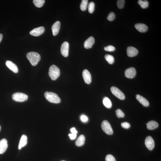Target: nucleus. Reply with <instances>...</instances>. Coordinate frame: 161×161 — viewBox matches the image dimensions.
<instances>
[{"label": "nucleus", "mask_w": 161, "mask_h": 161, "mask_svg": "<svg viewBox=\"0 0 161 161\" xmlns=\"http://www.w3.org/2000/svg\"><path fill=\"white\" fill-rule=\"evenodd\" d=\"M28 138L26 136L23 135L22 136L19 142L18 148L20 150L22 147H24L27 143Z\"/></svg>", "instance_id": "aec40b11"}, {"label": "nucleus", "mask_w": 161, "mask_h": 161, "mask_svg": "<svg viewBox=\"0 0 161 161\" xmlns=\"http://www.w3.org/2000/svg\"><path fill=\"white\" fill-rule=\"evenodd\" d=\"M1 129V126H0V131Z\"/></svg>", "instance_id": "4c0bfd02"}, {"label": "nucleus", "mask_w": 161, "mask_h": 161, "mask_svg": "<svg viewBox=\"0 0 161 161\" xmlns=\"http://www.w3.org/2000/svg\"><path fill=\"white\" fill-rule=\"evenodd\" d=\"M95 4L93 2H91L89 3L88 6V11L90 13H93L94 10Z\"/></svg>", "instance_id": "bb28decb"}, {"label": "nucleus", "mask_w": 161, "mask_h": 161, "mask_svg": "<svg viewBox=\"0 0 161 161\" xmlns=\"http://www.w3.org/2000/svg\"><path fill=\"white\" fill-rule=\"evenodd\" d=\"M126 52L128 56L129 57L136 56L138 53V50L132 46L128 47L127 48Z\"/></svg>", "instance_id": "f8f14e48"}, {"label": "nucleus", "mask_w": 161, "mask_h": 161, "mask_svg": "<svg viewBox=\"0 0 161 161\" xmlns=\"http://www.w3.org/2000/svg\"><path fill=\"white\" fill-rule=\"evenodd\" d=\"M136 99L144 107H147L149 105V103L148 101L141 95L138 94L136 96Z\"/></svg>", "instance_id": "a211bd4d"}, {"label": "nucleus", "mask_w": 161, "mask_h": 161, "mask_svg": "<svg viewBox=\"0 0 161 161\" xmlns=\"http://www.w3.org/2000/svg\"><path fill=\"white\" fill-rule=\"evenodd\" d=\"M8 144L7 141L5 138L2 139L0 141V154H2L6 150Z\"/></svg>", "instance_id": "ddd939ff"}, {"label": "nucleus", "mask_w": 161, "mask_h": 161, "mask_svg": "<svg viewBox=\"0 0 161 161\" xmlns=\"http://www.w3.org/2000/svg\"><path fill=\"white\" fill-rule=\"evenodd\" d=\"M135 27L137 31L141 33L145 32L148 29V27L147 25L143 23L136 24Z\"/></svg>", "instance_id": "f3484780"}, {"label": "nucleus", "mask_w": 161, "mask_h": 161, "mask_svg": "<svg viewBox=\"0 0 161 161\" xmlns=\"http://www.w3.org/2000/svg\"><path fill=\"white\" fill-rule=\"evenodd\" d=\"M12 98L15 101L22 102L27 100L28 96L24 93L21 92H16L13 94L12 95Z\"/></svg>", "instance_id": "20e7f679"}, {"label": "nucleus", "mask_w": 161, "mask_h": 161, "mask_svg": "<svg viewBox=\"0 0 161 161\" xmlns=\"http://www.w3.org/2000/svg\"><path fill=\"white\" fill-rule=\"evenodd\" d=\"M103 130L108 135H112L113 134V131L110 123L107 120L103 121L101 125Z\"/></svg>", "instance_id": "39448f33"}, {"label": "nucleus", "mask_w": 161, "mask_h": 161, "mask_svg": "<svg viewBox=\"0 0 161 161\" xmlns=\"http://www.w3.org/2000/svg\"><path fill=\"white\" fill-rule=\"evenodd\" d=\"M70 137V139L71 140H74L77 137V134L74 133L69 134L68 135Z\"/></svg>", "instance_id": "f704fd0d"}, {"label": "nucleus", "mask_w": 161, "mask_h": 161, "mask_svg": "<svg viewBox=\"0 0 161 161\" xmlns=\"http://www.w3.org/2000/svg\"><path fill=\"white\" fill-rule=\"evenodd\" d=\"M105 160L106 161H116L114 157L110 154L107 155L106 156Z\"/></svg>", "instance_id": "2f4dec72"}, {"label": "nucleus", "mask_w": 161, "mask_h": 161, "mask_svg": "<svg viewBox=\"0 0 161 161\" xmlns=\"http://www.w3.org/2000/svg\"><path fill=\"white\" fill-rule=\"evenodd\" d=\"M145 145L146 147L149 150H152L155 147V142L152 137L148 136L146 138L145 140Z\"/></svg>", "instance_id": "1a4fd4ad"}, {"label": "nucleus", "mask_w": 161, "mask_h": 161, "mask_svg": "<svg viewBox=\"0 0 161 161\" xmlns=\"http://www.w3.org/2000/svg\"><path fill=\"white\" fill-rule=\"evenodd\" d=\"M115 48L112 45H109L104 48V50L106 51L112 52L115 50Z\"/></svg>", "instance_id": "7c9ffc66"}, {"label": "nucleus", "mask_w": 161, "mask_h": 161, "mask_svg": "<svg viewBox=\"0 0 161 161\" xmlns=\"http://www.w3.org/2000/svg\"><path fill=\"white\" fill-rule=\"evenodd\" d=\"M69 44L68 42L65 41L62 43L61 48V52L62 56L67 57L68 55Z\"/></svg>", "instance_id": "0eeeda50"}, {"label": "nucleus", "mask_w": 161, "mask_h": 161, "mask_svg": "<svg viewBox=\"0 0 161 161\" xmlns=\"http://www.w3.org/2000/svg\"><path fill=\"white\" fill-rule=\"evenodd\" d=\"M5 64L6 66L13 72L17 73L18 72V69L17 66L12 62L10 61H7Z\"/></svg>", "instance_id": "dca6fc26"}, {"label": "nucleus", "mask_w": 161, "mask_h": 161, "mask_svg": "<svg viewBox=\"0 0 161 161\" xmlns=\"http://www.w3.org/2000/svg\"><path fill=\"white\" fill-rule=\"evenodd\" d=\"M3 37V36L2 34H0V43L2 40Z\"/></svg>", "instance_id": "e433bc0d"}, {"label": "nucleus", "mask_w": 161, "mask_h": 161, "mask_svg": "<svg viewBox=\"0 0 161 161\" xmlns=\"http://www.w3.org/2000/svg\"><path fill=\"white\" fill-rule=\"evenodd\" d=\"M85 142V138L84 135H81L78 138L75 143L76 146L78 147H80L83 145Z\"/></svg>", "instance_id": "412c9836"}, {"label": "nucleus", "mask_w": 161, "mask_h": 161, "mask_svg": "<svg viewBox=\"0 0 161 161\" xmlns=\"http://www.w3.org/2000/svg\"><path fill=\"white\" fill-rule=\"evenodd\" d=\"M80 120L83 122H86L87 121L88 119V118L84 115H82L80 116Z\"/></svg>", "instance_id": "72a5a7b5"}, {"label": "nucleus", "mask_w": 161, "mask_h": 161, "mask_svg": "<svg viewBox=\"0 0 161 161\" xmlns=\"http://www.w3.org/2000/svg\"><path fill=\"white\" fill-rule=\"evenodd\" d=\"M103 103L105 106L108 108H111L112 103L110 100L107 97H105L103 100Z\"/></svg>", "instance_id": "4be33fe9"}, {"label": "nucleus", "mask_w": 161, "mask_h": 161, "mask_svg": "<svg viewBox=\"0 0 161 161\" xmlns=\"http://www.w3.org/2000/svg\"><path fill=\"white\" fill-rule=\"evenodd\" d=\"M106 60L110 64H112L114 62V58L111 55L107 54L105 56Z\"/></svg>", "instance_id": "a878e982"}, {"label": "nucleus", "mask_w": 161, "mask_h": 161, "mask_svg": "<svg viewBox=\"0 0 161 161\" xmlns=\"http://www.w3.org/2000/svg\"><path fill=\"white\" fill-rule=\"evenodd\" d=\"M44 0H34L33 2L36 7L40 8L44 4Z\"/></svg>", "instance_id": "5701e85b"}, {"label": "nucleus", "mask_w": 161, "mask_h": 161, "mask_svg": "<svg viewBox=\"0 0 161 161\" xmlns=\"http://www.w3.org/2000/svg\"><path fill=\"white\" fill-rule=\"evenodd\" d=\"M60 27V22L59 21L55 22L52 27V33L53 36H56L59 33Z\"/></svg>", "instance_id": "2eb2a0df"}, {"label": "nucleus", "mask_w": 161, "mask_h": 161, "mask_svg": "<svg viewBox=\"0 0 161 161\" xmlns=\"http://www.w3.org/2000/svg\"><path fill=\"white\" fill-rule=\"evenodd\" d=\"M147 128L149 130H153L157 128L159 124L154 121H150L147 123Z\"/></svg>", "instance_id": "6ab92c4d"}, {"label": "nucleus", "mask_w": 161, "mask_h": 161, "mask_svg": "<svg viewBox=\"0 0 161 161\" xmlns=\"http://www.w3.org/2000/svg\"><path fill=\"white\" fill-rule=\"evenodd\" d=\"M115 17V15L114 13L113 12H111L109 14L107 18L109 21H112L114 20Z\"/></svg>", "instance_id": "c756f323"}, {"label": "nucleus", "mask_w": 161, "mask_h": 161, "mask_svg": "<svg viewBox=\"0 0 161 161\" xmlns=\"http://www.w3.org/2000/svg\"><path fill=\"white\" fill-rule=\"evenodd\" d=\"M26 56L31 65L33 66L37 65L41 59L40 55L36 52H29L27 54Z\"/></svg>", "instance_id": "f257e3e1"}, {"label": "nucleus", "mask_w": 161, "mask_h": 161, "mask_svg": "<svg viewBox=\"0 0 161 161\" xmlns=\"http://www.w3.org/2000/svg\"><path fill=\"white\" fill-rule=\"evenodd\" d=\"M116 116L119 118H123L124 117V113L120 109H118L116 111Z\"/></svg>", "instance_id": "cd10ccee"}, {"label": "nucleus", "mask_w": 161, "mask_h": 161, "mask_svg": "<svg viewBox=\"0 0 161 161\" xmlns=\"http://www.w3.org/2000/svg\"><path fill=\"white\" fill-rule=\"evenodd\" d=\"M82 76L83 80L86 84H89L91 82V76L88 70L85 69L82 72Z\"/></svg>", "instance_id": "9b49d317"}, {"label": "nucleus", "mask_w": 161, "mask_h": 161, "mask_svg": "<svg viewBox=\"0 0 161 161\" xmlns=\"http://www.w3.org/2000/svg\"><path fill=\"white\" fill-rule=\"evenodd\" d=\"M125 0H118L117 1V4L118 7L121 9L123 8L124 5Z\"/></svg>", "instance_id": "c85d7f7f"}, {"label": "nucleus", "mask_w": 161, "mask_h": 161, "mask_svg": "<svg viewBox=\"0 0 161 161\" xmlns=\"http://www.w3.org/2000/svg\"><path fill=\"white\" fill-rule=\"evenodd\" d=\"M138 3L142 8H146L148 7L149 2L147 0H139L138 1Z\"/></svg>", "instance_id": "b1692460"}, {"label": "nucleus", "mask_w": 161, "mask_h": 161, "mask_svg": "<svg viewBox=\"0 0 161 161\" xmlns=\"http://www.w3.org/2000/svg\"><path fill=\"white\" fill-rule=\"evenodd\" d=\"M95 43V39L93 37H90L84 42V47L86 49L91 48Z\"/></svg>", "instance_id": "4468645a"}, {"label": "nucleus", "mask_w": 161, "mask_h": 161, "mask_svg": "<svg viewBox=\"0 0 161 161\" xmlns=\"http://www.w3.org/2000/svg\"><path fill=\"white\" fill-rule=\"evenodd\" d=\"M71 131L72 133L77 134V131L76 130V128L74 127L71 128Z\"/></svg>", "instance_id": "c9c22d12"}, {"label": "nucleus", "mask_w": 161, "mask_h": 161, "mask_svg": "<svg viewBox=\"0 0 161 161\" xmlns=\"http://www.w3.org/2000/svg\"></svg>", "instance_id": "58836bf2"}, {"label": "nucleus", "mask_w": 161, "mask_h": 161, "mask_svg": "<svg viewBox=\"0 0 161 161\" xmlns=\"http://www.w3.org/2000/svg\"><path fill=\"white\" fill-rule=\"evenodd\" d=\"M121 126L122 127L126 129H129L130 127V125L127 122H123L121 123Z\"/></svg>", "instance_id": "473e14b6"}, {"label": "nucleus", "mask_w": 161, "mask_h": 161, "mask_svg": "<svg viewBox=\"0 0 161 161\" xmlns=\"http://www.w3.org/2000/svg\"><path fill=\"white\" fill-rule=\"evenodd\" d=\"M88 3V1L87 0H82L80 4V9L82 11H84L86 10L87 8Z\"/></svg>", "instance_id": "393cba45"}, {"label": "nucleus", "mask_w": 161, "mask_h": 161, "mask_svg": "<svg viewBox=\"0 0 161 161\" xmlns=\"http://www.w3.org/2000/svg\"><path fill=\"white\" fill-rule=\"evenodd\" d=\"M44 28L43 27H40L34 28L30 32L31 35L35 37H38L42 34L44 31Z\"/></svg>", "instance_id": "9d476101"}, {"label": "nucleus", "mask_w": 161, "mask_h": 161, "mask_svg": "<svg viewBox=\"0 0 161 161\" xmlns=\"http://www.w3.org/2000/svg\"><path fill=\"white\" fill-rule=\"evenodd\" d=\"M111 91L112 93L119 99L122 100L125 99L124 94L117 87L112 86L111 88Z\"/></svg>", "instance_id": "423d86ee"}, {"label": "nucleus", "mask_w": 161, "mask_h": 161, "mask_svg": "<svg viewBox=\"0 0 161 161\" xmlns=\"http://www.w3.org/2000/svg\"><path fill=\"white\" fill-rule=\"evenodd\" d=\"M48 74L52 80H55L59 77L60 75V71L56 66L52 65L49 68Z\"/></svg>", "instance_id": "7ed1b4c3"}, {"label": "nucleus", "mask_w": 161, "mask_h": 161, "mask_svg": "<svg viewBox=\"0 0 161 161\" xmlns=\"http://www.w3.org/2000/svg\"><path fill=\"white\" fill-rule=\"evenodd\" d=\"M136 74V70L135 68L133 67L127 69L125 70V77L128 78H133L135 77Z\"/></svg>", "instance_id": "6e6552de"}, {"label": "nucleus", "mask_w": 161, "mask_h": 161, "mask_svg": "<svg viewBox=\"0 0 161 161\" xmlns=\"http://www.w3.org/2000/svg\"><path fill=\"white\" fill-rule=\"evenodd\" d=\"M44 96L46 99L50 102L54 103H59L61 99L56 93L52 92H46L44 93Z\"/></svg>", "instance_id": "f03ea898"}]
</instances>
